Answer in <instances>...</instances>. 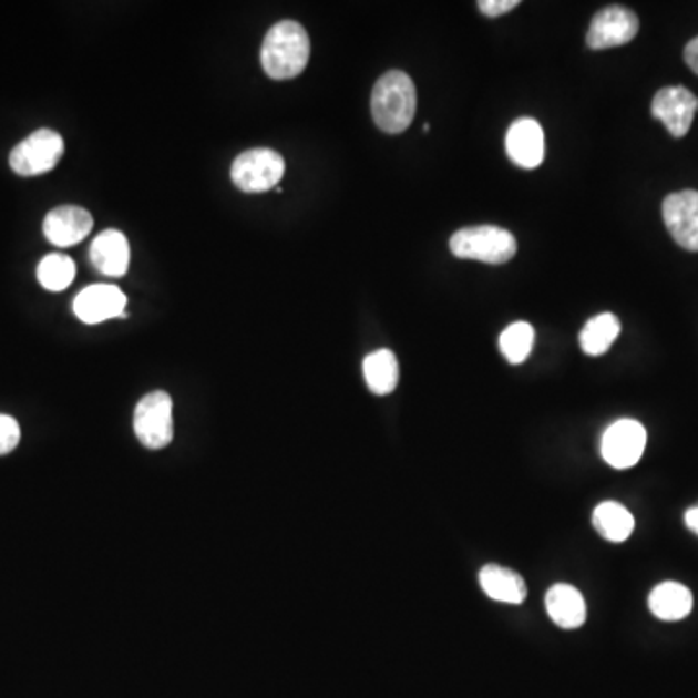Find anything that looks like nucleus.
I'll use <instances>...</instances> for the list:
<instances>
[{
  "instance_id": "aec40b11",
  "label": "nucleus",
  "mask_w": 698,
  "mask_h": 698,
  "mask_svg": "<svg viewBox=\"0 0 698 698\" xmlns=\"http://www.w3.org/2000/svg\"><path fill=\"white\" fill-rule=\"evenodd\" d=\"M619 333V318L612 315V312L597 315V317L589 318L586 326L582 328V349H584L586 356H604L605 351L612 348L613 341L617 340Z\"/></svg>"
},
{
  "instance_id": "4be33fe9",
  "label": "nucleus",
  "mask_w": 698,
  "mask_h": 698,
  "mask_svg": "<svg viewBox=\"0 0 698 698\" xmlns=\"http://www.w3.org/2000/svg\"><path fill=\"white\" fill-rule=\"evenodd\" d=\"M499 348L509 363H524L534 348V328L527 322H514L504 328L499 338Z\"/></svg>"
},
{
  "instance_id": "9d476101",
  "label": "nucleus",
  "mask_w": 698,
  "mask_h": 698,
  "mask_svg": "<svg viewBox=\"0 0 698 698\" xmlns=\"http://www.w3.org/2000/svg\"><path fill=\"white\" fill-rule=\"evenodd\" d=\"M667 232L677 245L690 253H698V193L681 191L667 196L661 206Z\"/></svg>"
},
{
  "instance_id": "f3484780",
  "label": "nucleus",
  "mask_w": 698,
  "mask_h": 698,
  "mask_svg": "<svg viewBox=\"0 0 698 698\" xmlns=\"http://www.w3.org/2000/svg\"><path fill=\"white\" fill-rule=\"evenodd\" d=\"M650 612L661 620H681L692 609V594L679 582H661L648 597Z\"/></svg>"
},
{
  "instance_id": "b1692460",
  "label": "nucleus",
  "mask_w": 698,
  "mask_h": 698,
  "mask_svg": "<svg viewBox=\"0 0 698 698\" xmlns=\"http://www.w3.org/2000/svg\"><path fill=\"white\" fill-rule=\"evenodd\" d=\"M519 0H483L480 2V10L489 18H496V16L506 14L514 8L519 7Z\"/></svg>"
},
{
  "instance_id": "20e7f679",
  "label": "nucleus",
  "mask_w": 698,
  "mask_h": 698,
  "mask_svg": "<svg viewBox=\"0 0 698 698\" xmlns=\"http://www.w3.org/2000/svg\"><path fill=\"white\" fill-rule=\"evenodd\" d=\"M286 173L284 157L270 147H255L235 157L232 178L243 193H266L276 188Z\"/></svg>"
},
{
  "instance_id": "a211bd4d",
  "label": "nucleus",
  "mask_w": 698,
  "mask_h": 698,
  "mask_svg": "<svg viewBox=\"0 0 698 698\" xmlns=\"http://www.w3.org/2000/svg\"><path fill=\"white\" fill-rule=\"evenodd\" d=\"M365 382L371 392L377 396H387L394 392L400 379L398 359L390 349H379L363 361Z\"/></svg>"
},
{
  "instance_id": "412c9836",
  "label": "nucleus",
  "mask_w": 698,
  "mask_h": 698,
  "mask_svg": "<svg viewBox=\"0 0 698 698\" xmlns=\"http://www.w3.org/2000/svg\"><path fill=\"white\" fill-rule=\"evenodd\" d=\"M76 278V264L66 255H47L38 266V279L49 291H62Z\"/></svg>"
},
{
  "instance_id": "9b49d317",
  "label": "nucleus",
  "mask_w": 698,
  "mask_h": 698,
  "mask_svg": "<svg viewBox=\"0 0 698 698\" xmlns=\"http://www.w3.org/2000/svg\"><path fill=\"white\" fill-rule=\"evenodd\" d=\"M506 154L522 170H535L545 157V134L542 124L522 116L506 132Z\"/></svg>"
},
{
  "instance_id": "dca6fc26",
  "label": "nucleus",
  "mask_w": 698,
  "mask_h": 698,
  "mask_svg": "<svg viewBox=\"0 0 698 698\" xmlns=\"http://www.w3.org/2000/svg\"><path fill=\"white\" fill-rule=\"evenodd\" d=\"M480 586L491 599L520 605L527 596L526 582L511 568L485 565L480 571Z\"/></svg>"
},
{
  "instance_id": "423d86ee",
  "label": "nucleus",
  "mask_w": 698,
  "mask_h": 698,
  "mask_svg": "<svg viewBox=\"0 0 698 698\" xmlns=\"http://www.w3.org/2000/svg\"><path fill=\"white\" fill-rule=\"evenodd\" d=\"M134 433L150 450L165 449L173 441V400L155 390L144 396L134 410Z\"/></svg>"
},
{
  "instance_id": "6ab92c4d",
  "label": "nucleus",
  "mask_w": 698,
  "mask_h": 698,
  "mask_svg": "<svg viewBox=\"0 0 698 698\" xmlns=\"http://www.w3.org/2000/svg\"><path fill=\"white\" fill-rule=\"evenodd\" d=\"M592 522H594L597 534L613 543L625 542L635 530L633 514L623 504L613 503V501L597 504Z\"/></svg>"
},
{
  "instance_id": "f8f14e48",
  "label": "nucleus",
  "mask_w": 698,
  "mask_h": 698,
  "mask_svg": "<svg viewBox=\"0 0 698 698\" xmlns=\"http://www.w3.org/2000/svg\"><path fill=\"white\" fill-rule=\"evenodd\" d=\"M126 307V295L116 286H88L74 299V312L85 325H100L109 318L121 317Z\"/></svg>"
},
{
  "instance_id": "393cba45",
  "label": "nucleus",
  "mask_w": 698,
  "mask_h": 698,
  "mask_svg": "<svg viewBox=\"0 0 698 698\" xmlns=\"http://www.w3.org/2000/svg\"><path fill=\"white\" fill-rule=\"evenodd\" d=\"M685 62L689 64L695 74H698V38L690 39L685 47Z\"/></svg>"
},
{
  "instance_id": "f03ea898",
  "label": "nucleus",
  "mask_w": 698,
  "mask_h": 698,
  "mask_svg": "<svg viewBox=\"0 0 698 698\" xmlns=\"http://www.w3.org/2000/svg\"><path fill=\"white\" fill-rule=\"evenodd\" d=\"M418 109V93L402 70H388L372 88L371 111L380 131L400 134L410 126Z\"/></svg>"
},
{
  "instance_id": "7ed1b4c3",
  "label": "nucleus",
  "mask_w": 698,
  "mask_h": 698,
  "mask_svg": "<svg viewBox=\"0 0 698 698\" xmlns=\"http://www.w3.org/2000/svg\"><path fill=\"white\" fill-rule=\"evenodd\" d=\"M450 250L456 258L504 264L516 255V239L511 232L496 225L465 227L450 237Z\"/></svg>"
},
{
  "instance_id": "ddd939ff",
  "label": "nucleus",
  "mask_w": 698,
  "mask_h": 698,
  "mask_svg": "<svg viewBox=\"0 0 698 698\" xmlns=\"http://www.w3.org/2000/svg\"><path fill=\"white\" fill-rule=\"evenodd\" d=\"M93 227V217L80 206H59L51 209L43 222L47 239L57 247H72L84 240Z\"/></svg>"
},
{
  "instance_id": "f257e3e1",
  "label": "nucleus",
  "mask_w": 698,
  "mask_h": 698,
  "mask_svg": "<svg viewBox=\"0 0 698 698\" xmlns=\"http://www.w3.org/2000/svg\"><path fill=\"white\" fill-rule=\"evenodd\" d=\"M310 39L301 23L294 20L271 25L264 38L260 62L274 80H291L299 76L309 64Z\"/></svg>"
},
{
  "instance_id": "2eb2a0df",
  "label": "nucleus",
  "mask_w": 698,
  "mask_h": 698,
  "mask_svg": "<svg viewBox=\"0 0 698 698\" xmlns=\"http://www.w3.org/2000/svg\"><path fill=\"white\" fill-rule=\"evenodd\" d=\"M545 609L551 620L566 630L582 627L586 620V602L581 589L571 584H555L545 596Z\"/></svg>"
},
{
  "instance_id": "39448f33",
  "label": "nucleus",
  "mask_w": 698,
  "mask_h": 698,
  "mask_svg": "<svg viewBox=\"0 0 698 698\" xmlns=\"http://www.w3.org/2000/svg\"><path fill=\"white\" fill-rule=\"evenodd\" d=\"M64 154V140L59 132L39 129L10 152V167L22 177H35L54 170Z\"/></svg>"
},
{
  "instance_id": "0eeeda50",
  "label": "nucleus",
  "mask_w": 698,
  "mask_h": 698,
  "mask_svg": "<svg viewBox=\"0 0 698 698\" xmlns=\"http://www.w3.org/2000/svg\"><path fill=\"white\" fill-rule=\"evenodd\" d=\"M646 449V429L635 419L615 421L602 439V456L615 470L638 464Z\"/></svg>"
},
{
  "instance_id": "1a4fd4ad",
  "label": "nucleus",
  "mask_w": 698,
  "mask_h": 698,
  "mask_svg": "<svg viewBox=\"0 0 698 698\" xmlns=\"http://www.w3.org/2000/svg\"><path fill=\"white\" fill-rule=\"evenodd\" d=\"M638 28L640 23L633 10L623 7L604 8L589 23L586 43L589 49H596V51L625 45L636 38Z\"/></svg>"
},
{
  "instance_id": "6e6552de",
  "label": "nucleus",
  "mask_w": 698,
  "mask_h": 698,
  "mask_svg": "<svg viewBox=\"0 0 698 698\" xmlns=\"http://www.w3.org/2000/svg\"><path fill=\"white\" fill-rule=\"evenodd\" d=\"M697 111V95L682 85L664 88L651 101V115L661 121L675 138H682L690 131Z\"/></svg>"
},
{
  "instance_id": "4468645a",
  "label": "nucleus",
  "mask_w": 698,
  "mask_h": 698,
  "mask_svg": "<svg viewBox=\"0 0 698 698\" xmlns=\"http://www.w3.org/2000/svg\"><path fill=\"white\" fill-rule=\"evenodd\" d=\"M90 258L101 274L121 278L129 270V263H131L129 240L116 229L100 233L90 248Z\"/></svg>"
},
{
  "instance_id": "5701e85b",
  "label": "nucleus",
  "mask_w": 698,
  "mask_h": 698,
  "mask_svg": "<svg viewBox=\"0 0 698 698\" xmlns=\"http://www.w3.org/2000/svg\"><path fill=\"white\" fill-rule=\"evenodd\" d=\"M20 442V425L14 418L0 413V456H4L8 452L18 446Z\"/></svg>"
},
{
  "instance_id": "a878e982",
  "label": "nucleus",
  "mask_w": 698,
  "mask_h": 698,
  "mask_svg": "<svg viewBox=\"0 0 698 698\" xmlns=\"http://www.w3.org/2000/svg\"><path fill=\"white\" fill-rule=\"evenodd\" d=\"M685 526L689 527L692 534L698 535V506H692L685 512Z\"/></svg>"
}]
</instances>
